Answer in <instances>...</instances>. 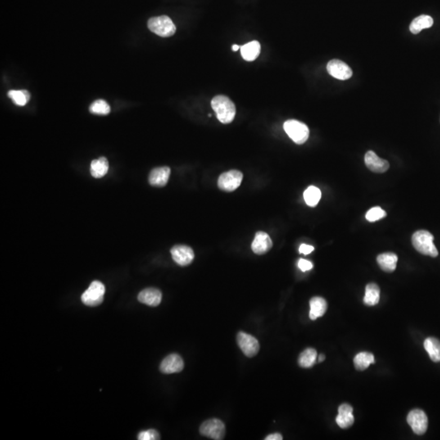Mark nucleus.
Masks as SVG:
<instances>
[{
    "instance_id": "1",
    "label": "nucleus",
    "mask_w": 440,
    "mask_h": 440,
    "mask_svg": "<svg viewBox=\"0 0 440 440\" xmlns=\"http://www.w3.org/2000/svg\"><path fill=\"white\" fill-rule=\"evenodd\" d=\"M211 106L220 123L228 124L233 121L236 115V106L228 97L223 95L215 96L211 101Z\"/></svg>"
},
{
    "instance_id": "2",
    "label": "nucleus",
    "mask_w": 440,
    "mask_h": 440,
    "mask_svg": "<svg viewBox=\"0 0 440 440\" xmlns=\"http://www.w3.org/2000/svg\"><path fill=\"white\" fill-rule=\"evenodd\" d=\"M412 242L414 248L422 255L433 258L438 256V250L434 244V236L428 231L416 232L412 237Z\"/></svg>"
},
{
    "instance_id": "3",
    "label": "nucleus",
    "mask_w": 440,
    "mask_h": 440,
    "mask_svg": "<svg viewBox=\"0 0 440 440\" xmlns=\"http://www.w3.org/2000/svg\"><path fill=\"white\" fill-rule=\"evenodd\" d=\"M148 29L160 37H170L176 31V27L172 20L167 16H155L147 21Z\"/></svg>"
},
{
    "instance_id": "4",
    "label": "nucleus",
    "mask_w": 440,
    "mask_h": 440,
    "mask_svg": "<svg viewBox=\"0 0 440 440\" xmlns=\"http://www.w3.org/2000/svg\"><path fill=\"white\" fill-rule=\"evenodd\" d=\"M284 130L289 137L297 145L305 143L309 137L307 126L297 120H288L284 123Z\"/></svg>"
},
{
    "instance_id": "5",
    "label": "nucleus",
    "mask_w": 440,
    "mask_h": 440,
    "mask_svg": "<svg viewBox=\"0 0 440 440\" xmlns=\"http://www.w3.org/2000/svg\"><path fill=\"white\" fill-rule=\"evenodd\" d=\"M105 287L103 283L94 281L87 291L83 293L81 299L88 306H96L102 303L105 296Z\"/></svg>"
},
{
    "instance_id": "6",
    "label": "nucleus",
    "mask_w": 440,
    "mask_h": 440,
    "mask_svg": "<svg viewBox=\"0 0 440 440\" xmlns=\"http://www.w3.org/2000/svg\"><path fill=\"white\" fill-rule=\"evenodd\" d=\"M225 432L224 423L217 418L204 422L200 427L201 435L215 440H224Z\"/></svg>"
},
{
    "instance_id": "7",
    "label": "nucleus",
    "mask_w": 440,
    "mask_h": 440,
    "mask_svg": "<svg viewBox=\"0 0 440 440\" xmlns=\"http://www.w3.org/2000/svg\"><path fill=\"white\" fill-rule=\"evenodd\" d=\"M407 422L416 435L423 436L427 432L428 428V418L423 410L414 409L409 412L407 417Z\"/></svg>"
},
{
    "instance_id": "8",
    "label": "nucleus",
    "mask_w": 440,
    "mask_h": 440,
    "mask_svg": "<svg viewBox=\"0 0 440 440\" xmlns=\"http://www.w3.org/2000/svg\"><path fill=\"white\" fill-rule=\"evenodd\" d=\"M242 179L243 174L239 170H229L228 172L223 173L219 176L218 186L220 189L226 192H233L241 185Z\"/></svg>"
},
{
    "instance_id": "9",
    "label": "nucleus",
    "mask_w": 440,
    "mask_h": 440,
    "mask_svg": "<svg viewBox=\"0 0 440 440\" xmlns=\"http://www.w3.org/2000/svg\"><path fill=\"white\" fill-rule=\"evenodd\" d=\"M237 344L242 350L244 355L247 357H254L259 351V343L254 336L248 333L240 332L237 337Z\"/></svg>"
},
{
    "instance_id": "10",
    "label": "nucleus",
    "mask_w": 440,
    "mask_h": 440,
    "mask_svg": "<svg viewBox=\"0 0 440 440\" xmlns=\"http://www.w3.org/2000/svg\"><path fill=\"white\" fill-rule=\"evenodd\" d=\"M328 74L339 80H347L352 76V70L346 63L339 60H332L327 65Z\"/></svg>"
},
{
    "instance_id": "11",
    "label": "nucleus",
    "mask_w": 440,
    "mask_h": 440,
    "mask_svg": "<svg viewBox=\"0 0 440 440\" xmlns=\"http://www.w3.org/2000/svg\"><path fill=\"white\" fill-rule=\"evenodd\" d=\"M174 261L180 266H188L194 259V252L188 246H175L170 250Z\"/></svg>"
},
{
    "instance_id": "12",
    "label": "nucleus",
    "mask_w": 440,
    "mask_h": 440,
    "mask_svg": "<svg viewBox=\"0 0 440 440\" xmlns=\"http://www.w3.org/2000/svg\"><path fill=\"white\" fill-rule=\"evenodd\" d=\"M184 367L183 360L179 355L171 354L168 355L162 360L160 365V370L161 373L170 374V373H176L181 372Z\"/></svg>"
},
{
    "instance_id": "13",
    "label": "nucleus",
    "mask_w": 440,
    "mask_h": 440,
    "mask_svg": "<svg viewBox=\"0 0 440 440\" xmlns=\"http://www.w3.org/2000/svg\"><path fill=\"white\" fill-rule=\"evenodd\" d=\"M273 247V241L268 233L258 232L255 234V240L252 242L251 248L256 255H264Z\"/></svg>"
},
{
    "instance_id": "14",
    "label": "nucleus",
    "mask_w": 440,
    "mask_h": 440,
    "mask_svg": "<svg viewBox=\"0 0 440 440\" xmlns=\"http://www.w3.org/2000/svg\"><path fill=\"white\" fill-rule=\"evenodd\" d=\"M364 161L366 164L367 167L369 170L375 173H384L389 169L388 161L384 159L380 158L378 155L373 151H369L366 152L364 156Z\"/></svg>"
},
{
    "instance_id": "15",
    "label": "nucleus",
    "mask_w": 440,
    "mask_h": 440,
    "mask_svg": "<svg viewBox=\"0 0 440 440\" xmlns=\"http://www.w3.org/2000/svg\"><path fill=\"white\" fill-rule=\"evenodd\" d=\"M355 422L353 416V408L348 404H342L338 408V415L336 418V423L342 429H348L352 427Z\"/></svg>"
},
{
    "instance_id": "16",
    "label": "nucleus",
    "mask_w": 440,
    "mask_h": 440,
    "mask_svg": "<svg viewBox=\"0 0 440 440\" xmlns=\"http://www.w3.org/2000/svg\"><path fill=\"white\" fill-rule=\"evenodd\" d=\"M161 291L155 288L146 289L138 295L139 302L150 306H158L161 303Z\"/></svg>"
},
{
    "instance_id": "17",
    "label": "nucleus",
    "mask_w": 440,
    "mask_h": 440,
    "mask_svg": "<svg viewBox=\"0 0 440 440\" xmlns=\"http://www.w3.org/2000/svg\"><path fill=\"white\" fill-rule=\"evenodd\" d=\"M170 169L168 166L156 167L150 172L148 182L155 187H164L169 180Z\"/></svg>"
},
{
    "instance_id": "18",
    "label": "nucleus",
    "mask_w": 440,
    "mask_h": 440,
    "mask_svg": "<svg viewBox=\"0 0 440 440\" xmlns=\"http://www.w3.org/2000/svg\"><path fill=\"white\" fill-rule=\"evenodd\" d=\"M326 300L320 297H314L310 300L309 316L312 320L321 317L327 311Z\"/></svg>"
},
{
    "instance_id": "19",
    "label": "nucleus",
    "mask_w": 440,
    "mask_h": 440,
    "mask_svg": "<svg viewBox=\"0 0 440 440\" xmlns=\"http://www.w3.org/2000/svg\"><path fill=\"white\" fill-rule=\"evenodd\" d=\"M377 262L380 268L387 273H392L397 266V255L394 253H384L378 255Z\"/></svg>"
},
{
    "instance_id": "20",
    "label": "nucleus",
    "mask_w": 440,
    "mask_h": 440,
    "mask_svg": "<svg viewBox=\"0 0 440 440\" xmlns=\"http://www.w3.org/2000/svg\"><path fill=\"white\" fill-rule=\"evenodd\" d=\"M260 48V43L258 41H252L244 44L240 50L244 60L246 61H254L259 56Z\"/></svg>"
},
{
    "instance_id": "21",
    "label": "nucleus",
    "mask_w": 440,
    "mask_h": 440,
    "mask_svg": "<svg viewBox=\"0 0 440 440\" xmlns=\"http://www.w3.org/2000/svg\"><path fill=\"white\" fill-rule=\"evenodd\" d=\"M434 24L433 18L427 15H422L418 16L412 21L411 25L409 26L410 31L414 34H418L423 29H427L432 27Z\"/></svg>"
},
{
    "instance_id": "22",
    "label": "nucleus",
    "mask_w": 440,
    "mask_h": 440,
    "mask_svg": "<svg viewBox=\"0 0 440 440\" xmlns=\"http://www.w3.org/2000/svg\"><path fill=\"white\" fill-rule=\"evenodd\" d=\"M424 347L434 362H440V341L436 337L425 340Z\"/></svg>"
},
{
    "instance_id": "23",
    "label": "nucleus",
    "mask_w": 440,
    "mask_h": 440,
    "mask_svg": "<svg viewBox=\"0 0 440 440\" xmlns=\"http://www.w3.org/2000/svg\"><path fill=\"white\" fill-rule=\"evenodd\" d=\"M109 170V162L107 159L101 156L99 159L93 160L91 163V174L94 178H102L107 174Z\"/></svg>"
},
{
    "instance_id": "24",
    "label": "nucleus",
    "mask_w": 440,
    "mask_h": 440,
    "mask_svg": "<svg viewBox=\"0 0 440 440\" xmlns=\"http://www.w3.org/2000/svg\"><path fill=\"white\" fill-rule=\"evenodd\" d=\"M380 288L378 285L370 283L367 285L365 288V295L364 297V303L367 306H375L379 302Z\"/></svg>"
},
{
    "instance_id": "25",
    "label": "nucleus",
    "mask_w": 440,
    "mask_h": 440,
    "mask_svg": "<svg viewBox=\"0 0 440 440\" xmlns=\"http://www.w3.org/2000/svg\"><path fill=\"white\" fill-rule=\"evenodd\" d=\"M375 363L374 355L369 352H360L357 354L354 358V364L355 369L359 371H364L369 368V365Z\"/></svg>"
},
{
    "instance_id": "26",
    "label": "nucleus",
    "mask_w": 440,
    "mask_h": 440,
    "mask_svg": "<svg viewBox=\"0 0 440 440\" xmlns=\"http://www.w3.org/2000/svg\"><path fill=\"white\" fill-rule=\"evenodd\" d=\"M317 351L315 349H306L300 354L298 364L302 368H311L317 361Z\"/></svg>"
},
{
    "instance_id": "27",
    "label": "nucleus",
    "mask_w": 440,
    "mask_h": 440,
    "mask_svg": "<svg viewBox=\"0 0 440 440\" xmlns=\"http://www.w3.org/2000/svg\"><path fill=\"white\" fill-rule=\"evenodd\" d=\"M304 200L309 206H315L321 198V192L315 186H310L303 193Z\"/></svg>"
},
{
    "instance_id": "28",
    "label": "nucleus",
    "mask_w": 440,
    "mask_h": 440,
    "mask_svg": "<svg viewBox=\"0 0 440 440\" xmlns=\"http://www.w3.org/2000/svg\"><path fill=\"white\" fill-rule=\"evenodd\" d=\"M9 98L11 99L14 103L19 106H24L30 100V94L26 90H11L7 93Z\"/></svg>"
},
{
    "instance_id": "29",
    "label": "nucleus",
    "mask_w": 440,
    "mask_h": 440,
    "mask_svg": "<svg viewBox=\"0 0 440 440\" xmlns=\"http://www.w3.org/2000/svg\"><path fill=\"white\" fill-rule=\"evenodd\" d=\"M90 112L98 115H107L110 113V106L104 100H97L91 105Z\"/></svg>"
},
{
    "instance_id": "30",
    "label": "nucleus",
    "mask_w": 440,
    "mask_h": 440,
    "mask_svg": "<svg viewBox=\"0 0 440 440\" xmlns=\"http://www.w3.org/2000/svg\"><path fill=\"white\" fill-rule=\"evenodd\" d=\"M386 216H387V213H386L385 210H382V208L379 207V206H375V207L372 208L367 212L366 215H365L367 220L369 222L378 221V220L383 219Z\"/></svg>"
},
{
    "instance_id": "31",
    "label": "nucleus",
    "mask_w": 440,
    "mask_h": 440,
    "mask_svg": "<svg viewBox=\"0 0 440 440\" xmlns=\"http://www.w3.org/2000/svg\"><path fill=\"white\" fill-rule=\"evenodd\" d=\"M138 440H160V435L156 430H148L141 432L139 434Z\"/></svg>"
},
{
    "instance_id": "32",
    "label": "nucleus",
    "mask_w": 440,
    "mask_h": 440,
    "mask_svg": "<svg viewBox=\"0 0 440 440\" xmlns=\"http://www.w3.org/2000/svg\"><path fill=\"white\" fill-rule=\"evenodd\" d=\"M297 266L299 268L300 270L302 272H306V271L311 270L313 268L312 263L306 260V259H300L297 264Z\"/></svg>"
},
{
    "instance_id": "33",
    "label": "nucleus",
    "mask_w": 440,
    "mask_h": 440,
    "mask_svg": "<svg viewBox=\"0 0 440 440\" xmlns=\"http://www.w3.org/2000/svg\"><path fill=\"white\" fill-rule=\"evenodd\" d=\"M313 251H314V247L312 246L306 245V244H302L299 247V252L305 255H309Z\"/></svg>"
},
{
    "instance_id": "34",
    "label": "nucleus",
    "mask_w": 440,
    "mask_h": 440,
    "mask_svg": "<svg viewBox=\"0 0 440 440\" xmlns=\"http://www.w3.org/2000/svg\"><path fill=\"white\" fill-rule=\"evenodd\" d=\"M266 440H283V437H282V435L279 433H274L272 434V435H269V436H267L266 438H265Z\"/></svg>"
},
{
    "instance_id": "35",
    "label": "nucleus",
    "mask_w": 440,
    "mask_h": 440,
    "mask_svg": "<svg viewBox=\"0 0 440 440\" xmlns=\"http://www.w3.org/2000/svg\"><path fill=\"white\" fill-rule=\"evenodd\" d=\"M325 360V355H323V354H320L319 355V356L317 357V361L319 363H321Z\"/></svg>"
},
{
    "instance_id": "36",
    "label": "nucleus",
    "mask_w": 440,
    "mask_h": 440,
    "mask_svg": "<svg viewBox=\"0 0 440 440\" xmlns=\"http://www.w3.org/2000/svg\"><path fill=\"white\" fill-rule=\"evenodd\" d=\"M241 47L242 46H240V45L235 44L233 45V47H232V50H233V52H237L238 50L241 49Z\"/></svg>"
}]
</instances>
